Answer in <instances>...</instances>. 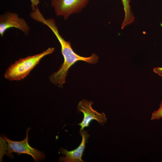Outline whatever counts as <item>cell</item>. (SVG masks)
I'll list each match as a JSON object with an SVG mask.
<instances>
[{
  "label": "cell",
  "mask_w": 162,
  "mask_h": 162,
  "mask_svg": "<svg viewBox=\"0 0 162 162\" xmlns=\"http://www.w3.org/2000/svg\"><path fill=\"white\" fill-rule=\"evenodd\" d=\"M5 139L0 137V161H2L3 156L6 154L8 148V143Z\"/></svg>",
  "instance_id": "obj_9"
},
{
  "label": "cell",
  "mask_w": 162,
  "mask_h": 162,
  "mask_svg": "<svg viewBox=\"0 0 162 162\" xmlns=\"http://www.w3.org/2000/svg\"><path fill=\"white\" fill-rule=\"evenodd\" d=\"M54 50L53 47H49L39 54L20 58L10 65L4 74V77L10 81L23 79L42 58L52 53Z\"/></svg>",
  "instance_id": "obj_2"
},
{
  "label": "cell",
  "mask_w": 162,
  "mask_h": 162,
  "mask_svg": "<svg viewBox=\"0 0 162 162\" xmlns=\"http://www.w3.org/2000/svg\"><path fill=\"white\" fill-rule=\"evenodd\" d=\"M93 103L92 101H88L84 99L79 102L77 106L79 112L83 113L84 117L82 122L78 124L80 126V130L88 127L91 122L93 120L97 121L98 123L104 124L107 122V118L105 114L103 112H98L94 110L92 107Z\"/></svg>",
  "instance_id": "obj_5"
},
{
  "label": "cell",
  "mask_w": 162,
  "mask_h": 162,
  "mask_svg": "<svg viewBox=\"0 0 162 162\" xmlns=\"http://www.w3.org/2000/svg\"><path fill=\"white\" fill-rule=\"evenodd\" d=\"M30 128L27 129L26 138L22 141H17L10 140L6 136L3 137L8 143V148L6 155L10 158H13L12 152L18 154H26L31 155L35 161L44 160L46 157L45 153L31 147L28 143V132Z\"/></svg>",
  "instance_id": "obj_3"
},
{
  "label": "cell",
  "mask_w": 162,
  "mask_h": 162,
  "mask_svg": "<svg viewBox=\"0 0 162 162\" xmlns=\"http://www.w3.org/2000/svg\"><path fill=\"white\" fill-rule=\"evenodd\" d=\"M153 71L154 72L162 77V67H158L155 68L153 69Z\"/></svg>",
  "instance_id": "obj_12"
},
{
  "label": "cell",
  "mask_w": 162,
  "mask_h": 162,
  "mask_svg": "<svg viewBox=\"0 0 162 162\" xmlns=\"http://www.w3.org/2000/svg\"><path fill=\"white\" fill-rule=\"evenodd\" d=\"M161 118H162V101L160 102L159 109L157 110L154 111L152 113L151 119L154 120Z\"/></svg>",
  "instance_id": "obj_10"
},
{
  "label": "cell",
  "mask_w": 162,
  "mask_h": 162,
  "mask_svg": "<svg viewBox=\"0 0 162 162\" xmlns=\"http://www.w3.org/2000/svg\"><path fill=\"white\" fill-rule=\"evenodd\" d=\"M31 3V7L32 11H33L36 9V7L40 3L39 0H30Z\"/></svg>",
  "instance_id": "obj_11"
},
{
  "label": "cell",
  "mask_w": 162,
  "mask_h": 162,
  "mask_svg": "<svg viewBox=\"0 0 162 162\" xmlns=\"http://www.w3.org/2000/svg\"><path fill=\"white\" fill-rule=\"evenodd\" d=\"M90 0H51V5L57 16L67 20L72 14L80 12Z\"/></svg>",
  "instance_id": "obj_4"
},
{
  "label": "cell",
  "mask_w": 162,
  "mask_h": 162,
  "mask_svg": "<svg viewBox=\"0 0 162 162\" xmlns=\"http://www.w3.org/2000/svg\"><path fill=\"white\" fill-rule=\"evenodd\" d=\"M122 2L125 13V17L124 22L126 24L130 23L132 22L133 19V16L131 13L130 0H122Z\"/></svg>",
  "instance_id": "obj_8"
},
{
  "label": "cell",
  "mask_w": 162,
  "mask_h": 162,
  "mask_svg": "<svg viewBox=\"0 0 162 162\" xmlns=\"http://www.w3.org/2000/svg\"><path fill=\"white\" fill-rule=\"evenodd\" d=\"M87 130L83 129L80 130V133L82 137V140L80 145L75 149L68 151L62 147L60 148L61 153L65 155L60 157L59 161L64 162H83L82 159L86 143L90 135L87 133Z\"/></svg>",
  "instance_id": "obj_7"
},
{
  "label": "cell",
  "mask_w": 162,
  "mask_h": 162,
  "mask_svg": "<svg viewBox=\"0 0 162 162\" xmlns=\"http://www.w3.org/2000/svg\"><path fill=\"white\" fill-rule=\"evenodd\" d=\"M12 28L18 29L25 35L30 31L29 26L26 20L20 17L15 13L7 11L0 16V34L2 37L5 31Z\"/></svg>",
  "instance_id": "obj_6"
},
{
  "label": "cell",
  "mask_w": 162,
  "mask_h": 162,
  "mask_svg": "<svg viewBox=\"0 0 162 162\" xmlns=\"http://www.w3.org/2000/svg\"><path fill=\"white\" fill-rule=\"evenodd\" d=\"M55 34L61 44L64 62L58 70L49 76V80L52 83L62 88L65 82L66 77L69 69L75 63L82 61L90 64H94L98 62V58L94 53L88 57L80 56L74 51L70 43L65 40L60 34L59 32H56Z\"/></svg>",
  "instance_id": "obj_1"
}]
</instances>
